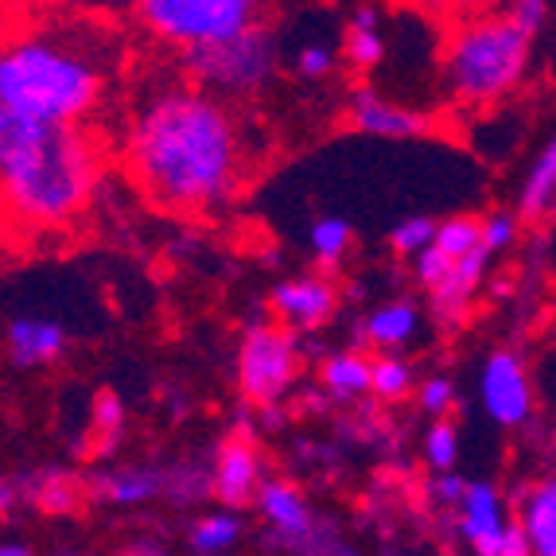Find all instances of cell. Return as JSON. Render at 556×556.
<instances>
[{"mask_svg": "<svg viewBox=\"0 0 556 556\" xmlns=\"http://www.w3.org/2000/svg\"><path fill=\"white\" fill-rule=\"evenodd\" d=\"M420 331V312L413 300H390V304L374 307L370 316L362 319V343L374 351H397L408 346Z\"/></svg>", "mask_w": 556, "mask_h": 556, "instance_id": "obj_18", "label": "cell"}, {"mask_svg": "<svg viewBox=\"0 0 556 556\" xmlns=\"http://www.w3.org/2000/svg\"><path fill=\"white\" fill-rule=\"evenodd\" d=\"M518 214H506V211H494L482 218V250L491 253H506L518 241Z\"/></svg>", "mask_w": 556, "mask_h": 556, "instance_id": "obj_32", "label": "cell"}, {"mask_svg": "<svg viewBox=\"0 0 556 556\" xmlns=\"http://www.w3.org/2000/svg\"><path fill=\"white\" fill-rule=\"evenodd\" d=\"M529 55H533V36H526L506 12L464 16L444 47L447 98L464 110H486L510 98L526 83Z\"/></svg>", "mask_w": 556, "mask_h": 556, "instance_id": "obj_4", "label": "cell"}, {"mask_svg": "<svg viewBox=\"0 0 556 556\" xmlns=\"http://www.w3.org/2000/svg\"><path fill=\"white\" fill-rule=\"evenodd\" d=\"M510 506L521 533H526L529 553L556 556V471L518 486Z\"/></svg>", "mask_w": 556, "mask_h": 556, "instance_id": "obj_14", "label": "cell"}, {"mask_svg": "<svg viewBox=\"0 0 556 556\" xmlns=\"http://www.w3.org/2000/svg\"><path fill=\"white\" fill-rule=\"evenodd\" d=\"M140 24L167 47H203L261 24V0H137Z\"/></svg>", "mask_w": 556, "mask_h": 556, "instance_id": "obj_6", "label": "cell"}, {"mask_svg": "<svg viewBox=\"0 0 556 556\" xmlns=\"http://www.w3.org/2000/svg\"><path fill=\"white\" fill-rule=\"evenodd\" d=\"M444 4H452L455 12H464V16H482V12H498L506 9L510 0H444Z\"/></svg>", "mask_w": 556, "mask_h": 556, "instance_id": "obj_36", "label": "cell"}, {"mask_svg": "<svg viewBox=\"0 0 556 556\" xmlns=\"http://www.w3.org/2000/svg\"><path fill=\"white\" fill-rule=\"evenodd\" d=\"M90 491L110 506H144V502L164 494V467L149 464H125L113 471H98Z\"/></svg>", "mask_w": 556, "mask_h": 556, "instance_id": "obj_17", "label": "cell"}, {"mask_svg": "<svg viewBox=\"0 0 556 556\" xmlns=\"http://www.w3.org/2000/svg\"><path fill=\"white\" fill-rule=\"evenodd\" d=\"M486 261H491L486 250L455 257L447 277L440 280L437 288H428V300H432V312H437L440 324H459V319H467L475 292H479V285H482V273H486Z\"/></svg>", "mask_w": 556, "mask_h": 556, "instance_id": "obj_15", "label": "cell"}, {"mask_svg": "<svg viewBox=\"0 0 556 556\" xmlns=\"http://www.w3.org/2000/svg\"><path fill=\"white\" fill-rule=\"evenodd\" d=\"M413 390H417V374H413V366H408L401 354L381 351L370 366V393L374 397L386 401V405H397V401H405Z\"/></svg>", "mask_w": 556, "mask_h": 556, "instance_id": "obj_23", "label": "cell"}, {"mask_svg": "<svg viewBox=\"0 0 556 556\" xmlns=\"http://www.w3.org/2000/svg\"><path fill=\"white\" fill-rule=\"evenodd\" d=\"M346 59H351L354 71H374L386 55V43H381L378 31V12L374 9H358L351 16V28H346V43H343Z\"/></svg>", "mask_w": 556, "mask_h": 556, "instance_id": "obj_22", "label": "cell"}, {"mask_svg": "<svg viewBox=\"0 0 556 556\" xmlns=\"http://www.w3.org/2000/svg\"><path fill=\"white\" fill-rule=\"evenodd\" d=\"M31 545H24V541H0V556H28Z\"/></svg>", "mask_w": 556, "mask_h": 556, "instance_id": "obj_38", "label": "cell"}, {"mask_svg": "<svg viewBox=\"0 0 556 556\" xmlns=\"http://www.w3.org/2000/svg\"><path fill=\"white\" fill-rule=\"evenodd\" d=\"M102 140L83 121H39L0 105V218L24 233L63 230L93 203Z\"/></svg>", "mask_w": 556, "mask_h": 556, "instance_id": "obj_2", "label": "cell"}, {"mask_svg": "<svg viewBox=\"0 0 556 556\" xmlns=\"http://www.w3.org/2000/svg\"><path fill=\"white\" fill-rule=\"evenodd\" d=\"M464 486L467 482L459 479L455 471H432L428 479V506H437V510H455V502L464 498Z\"/></svg>", "mask_w": 556, "mask_h": 556, "instance_id": "obj_33", "label": "cell"}, {"mask_svg": "<svg viewBox=\"0 0 556 556\" xmlns=\"http://www.w3.org/2000/svg\"><path fill=\"white\" fill-rule=\"evenodd\" d=\"M300 378V339L285 324H250L238 343V390L253 405H277Z\"/></svg>", "mask_w": 556, "mask_h": 556, "instance_id": "obj_7", "label": "cell"}, {"mask_svg": "<svg viewBox=\"0 0 556 556\" xmlns=\"http://www.w3.org/2000/svg\"><path fill=\"white\" fill-rule=\"evenodd\" d=\"M241 518L233 514V506H226V510H211L203 514V518L191 526V533H187V545L195 548V553H226V548H233L241 541Z\"/></svg>", "mask_w": 556, "mask_h": 556, "instance_id": "obj_24", "label": "cell"}, {"mask_svg": "<svg viewBox=\"0 0 556 556\" xmlns=\"http://www.w3.org/2000/svg\"><path fill=\"white\" fill-rule=\"evenodd\" d=\"M479 397L482 408H486V417L502 428H521L533 417V381H529L521 354L494 351L491 358L482 362Z\"/></svg>", "mask_w": 556, "mask_h": 556, "instance_id": "obj_10", "label": "cell"}, {"mask_svg": "<svg viewBox=\"0 0 556 556\" xmlns=\"http://www.w3.org/2000/svg\"><path fill=\"white\" fill-rule=\"evenodd\" d=\"M105 93L102 63L75 43L20 36L0 43V105L39 121H86Z\"/></svg>", "mask_w": 556, "mask_h": 556, "instance_id": "obj_3", "label": "cell"}, {"mask_svg": "<svg viewBox=\"0 0 556 556\" xmlns=\"http://www.w3.org/2000/svg\"><path fill=\"white\" fill-rule=\"evenodd\" d=\"M125 172L156 211H223L250 172L245 132L223 93L164 86L140 105L125 132Z\"/></svg>", "mask_w": 556, "mask_h": 556, "instance_id": "obj_1", "label": "cell"}, {"mask_svg": "<svg viewBox=\"0 0 556 556\" xmlns=\"http://www.w3.org/2000/svg\"><path fill=\"white\" fill-rule=\"evenodd\" d=\"M370 366L374 358H366L362 351H339L331 358H324V370H319V381H324L327 397L334 401H358L370 393Z\"/></svg>", "mask_w": 556, "mask_h": 556, "instance_id": "obj_20", "label": "cell"}, {"mask_svg": "<svg viewBox=\"0 0 556 556\" xmlns=\"http://www.w3.org/2000/svg\"><path fill=\"white\" fill-rule=\"evenodd\" d=\"M455 533L464 545H471L479 556H526V533H521L518 518H514L510 498L494 486V482L479 479L467 482L464 498L455 502Z\"/></svg>", "mask_w": 556, "mask_h": 556, "instance_id": "obj_8", "label": "cell"}, {"mask_svg": "<svg viewBox=\"0 0 556 556\" xmlns=\"http://www.w3.org/2000/svg\"><path fill=\"white\" fill-rule=\"evenodd\" d=\"M296 71L304 78H327L334 71V51L327 43H307V47H300Z\"/></svg>", "mask_w": 556, "mask_h": 556, "instance_id": "obj_35", "label": "cell"}, {"mask_svg": "<svg viewBox=\"0 0 556 556\" xmlns=\"http://www.w3.org/2000/svg\"><path fill=\"white\" fill-rule=\"evenodd\" d=\"M90 432H93V444H90L93 455L113 452V444H117L121 432H125V405H121L117 393H98V397H93Z\"/></svg>", "mask_w": 556, "mask_h": 556, "instance_id": "obj_25", "label": "cell"}, {"mask_svg": "<svg viewBox=\"0 0 556 556\" xmlns=\"http://www.w3.org/2000/svg\"><path fill=\"white\" fill-rule=\"evenodd\" d=\"M9 358L20 370H36V366H51L66 354V331L51 319H12L9 327Z\"/></svg>", "mask_w": 556, "mask_h": 556, "instance_id": "obj_16", "label": "cell"}, {"mask_svg": "<svg viewBox=\"0 0 556 556\" xmlns=\"http://www.w3.org/2000/svg\"><path fill=\"white\" fill-rule=\"evenodd\" d=\"M16 502H20V486L12 479H0V518H4Z\"/></svg>", "mask_w": 556, "mask_h": 556, "instance_id": "obj_37", "label": "cell"}, {"mask_svg": "<svg viewBox=\"0 0 556 556\" xmlns=\"http://www.w3.org/2000/svg\"><path fill=\"white\" fill-rule=\"evenodd\" d=\"M253 502H257L277 548H288V553H339V548H346L334 538V529L316 518L300 486H292L288 479H265Z\"/></svg>", "mask_w": 556, "mask_h": 556, "instance_id": "obj_9", "label": "cell"}, {"mask_svg": "<svg viewBox=\"0 0 556 556\" xmlns=\"http://www.w3.org/2000/svg\"><path fill=\"white\" fill-rule=\"evenodd\" d=\"M506 16H510L526 36H538L548 20V0H510V4H506Z\"/></svg>", "mask_w": 556, "mask_h": 556, "instance_id": "obj_34", "label": "cell"}, {"mask_svg": "<svg viewBox=\"0 0 556 556\" xmlns=\"http://www.w3.org/2000/svg\"><path fill=\"white\" fill-rule=\"evenodd\" d=\"M413 4H444V0H413Z\"/></svg>", "mask_w": 556, "mask_h": 556, "instance_id": "obj_40", "label": "cell"}, {"mask_svg": "<svg viewBox=\"0 0 556 556\" xmlns=\"http://www.w3.org/2000/svg\"><path fill=\"white\" fill-rule=\"evenodd\" d=\"M432 238H437V223L425 218V214H417V218H405V223L393 226L390 245H393V253H401V257H417L420 250L432 245Z\"/></svg>", "mask_w": 556, "mask_h": 556, "instance_id": "obj_30", "label": "cell"}, {"mask_svg": "<svg viewBox=\"0 0 556 556\" xmlns=\"http://www.w3.org/2000/svg\"><path fill=\"white\" fill-rule=\"evenodd\" d=\"M184 66L206 90L223 93V98H245V93H257L277 71V36L253 24L218 43L187 47Z\"/></svg>", "mask_w": 556, "mask_h": 556, "instance_id": "obj_5", "label": "cell"}, {"mask_svg": "<svg viewBox=\"0 0 556 556\" xmlns=\"http://www.w3.org/2000/svg\"><path fill=\"white\" fill-rule=\"evenodd\" d=\"M78 482L71 475H59V471H47L31 482V502H36L43 514H75L78 510Z\"/></svg>", "mask_w": 556, "mask_h": 556, "instance_id": "obj_26", "label": "cell"}, {"mask_svg": "<svg viewBox=\"0 0 556 556\" xmlns=\"http://www.w3.org/2000/svg\"><path fill=\"white\" fill-rule=\"evenodd\" d=\"M553 199H556V129L548 132V140L541 144L533 164H529V176L518 195V214L526 223L553 218Z\"/></svg>", "mask_w": 556, "mask_h": 556, "instance_id": "obj_19", "label": "cell"}, {"mask_svg": "<svg viewBox=\"0 0 556 556\" xmlns=\"http://www.w3.org/2000/svg\"><path fill=\"white\" fill-rule=\"evenodd\" d=\"M312 253L324 269H334V265H343V257L351 253V223L346 218H319L312 226Z\"/></svg>", "mask_w": 556, "mask_h": 556, "instance_id": "obj_27", "label": "cell"}, {"mask_svg": "<svg viewBox=\"0 0 556 556\" xmlns=\"http://www.w3.org/2000/svg\"><path fill=\"white\" fill-rule=\"evenodd\" d=\"M214 494V459H187L164 471V498L179 502V506H195V502L211 498Z\"/></svg>", "mask_w": 556, "mask_h": 556, "instance_id": "obj_21", "label": "cell"}, {"mask_svg": "<svg viewBox=\"0 0 556 556\" xmlns=\"http://www.w3.org/2000/svg\"><path fill=\"white\" fill-rule=\"evenodd\" d=\"M105 9H137V0H98Z\"/></svg>", "mask_w": 556, "mask_h": 556, "instance_id": "obj_39", "label": "cell"}, {"mask_svg": "<svg viewBox=\"0 0 556 556\" xmlns=\"http://www.w3.org/2000/svg\"><path fill=\"white\" fill-rule=\"evenodd\" d=\"M261 482H265V464H261V452L250 440V432L226 437L214 455V498L238 510V506L257 498Z\"/></svg>", "mask_w": 556, "mask_h": 556, "instance_id": "obj_12", "label": "cell"}, {"mask_svg": "<svg viewBox=\"0 0 556 556\" xmlns=\"http://www.w3.org/2000/svg\"><path fill=\"white\" fill-rule=\"evenodd\" d=\"M459 459V432L447 417H437L425 432V464L428 471H452Z\"/></svg>", "mask_w": 556, "mask_h": 556, "instance_id": "obj_29", "label": "cell"}, {"mask_svg": "<svg viewBox=\"0 0 556 556\" xmlns=\"http://www.w3.org/2000/svg\"><path fill=\"white\" fill-rule=\"evenodd\" d=\"M269 307L277 324L292 327L296 334L307 331H319L327 319L334 316V307H339V292L327 277L319 273H307V277H292V280H280L273 288Z\"/></svg>", "mask_w": 556, "mask_h": 556, "instance_id": "obj_11", "label": "cell"}, {"mask_svg": "<svg viewBox=\"0 0 556 556\" xmlns=\"http://www.w3.org/2000/svg\"><path fill=\"white\" fill-rule=\"evenodd\" d=\"M346 117H351V125L358 132H370V137H381V140H417L432 132V117H428V113L390 102V98H381L370 86H358V90L351 93Z\"/></svg>", "mask_w": 556, "mask_h": 556, "instance_id": "obj_13", "label": "cell"}, {"mask_svg": "<svg viewBox=\"0 0 556 556\" xmlns=\"http://www.w3.org/2000/svg\"><path fill=\"white\" fill-rule=\"evenodd\" d=\"M432 245H440L447 257H467V253L482 250V218H471V214L444 218V223H437Z\"/></svg>", "mask_w": 556, "mask_h": 556, "instance_id": "obj_28", "label": "cell"}, {"mask_svg": "<svg viewBox=\"0 0 556 556\" xmlns=\"http://www.w3.org/2000/svg\"><path fill=\"white\" fill-rule=\"evenodd\" d=\"M417 405L420 413H428V417H447L455 408V381L444 378V374H432V378H425L417 386Z\"/></svg>", "mask_w": 556, "mask_h": 556, "instance_id": "obj_31", "label": "cell"}]
</instances>
